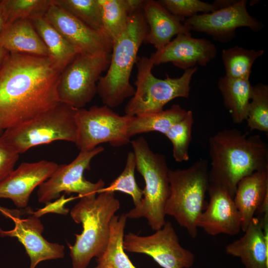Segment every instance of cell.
Returning <instances> with one entry per match:
<instances>
[{
  "label": "cell",
  "mask_w": 268,
  "mask_h": 268,
  "mask_svg": "<svg viewBox=\"0 0 268 268\" xmlns=\"http://www.w3.org/2000/svg\"><path fill=\"white\" fill-rule=\"evenodd\" d=\"M60 75L49 57L9 53L0 67V132L60 102Z\"/></svg>",
  "instance_id": "1"
},
{
  "label": "cell",
  "mask_w": 268,
  "mask_h": 268,
  "mask_svg": "<svg viewBox=\"0 0 268 268\" xmlns=\"http://www.w3.org/2000/svg\"><path fill=\"white\" fill-rule=\"evenodd\" d=\"M236 129L219 131L209 139V183L225 189L233 198L244 177L268 170V146L258 134Z\"/></svg>",
  "instance_id": "2"
},
{
  "label": "cell",
  "mask_w": 268,
  "mask_h": 268,
  "mask_svg": "<svg viewBox=\"0 0 268 268\" xmlns=\"http://www.w3.org/2000/svg\"><path fill=\"white\" fill-rule=\"evenodd\" d=\"M120 207L114 193L102 192L80 198L70 212L73 220L81 223L82 231L75 234L73 245L68 244L72 268H86L98 257L108 242L110 223Z\"/></svg>",
  "instance_id": "3"
},
{
  "label": "cell",
  "mask_w": 268,
  "mask_h": 268,
  "mask_svg": "<svg viewBox=\"0 0 268 268\" xmlns=\"http://www.w3.org/2000/svg\"><path fill=\"white\" fill-rule=\"evenodd\" d=\"M148 29L141 8L130 15L126 28L113 42L107 72L97 84V93L104 105L118 107L134 94L130 77Z\"/></svg>",
  "instance_id": "4"
},
{
  "label": "cell",
  "mask_w": 268,
  "mask_h": 268,
  "mask_svg": "<svg viewBox=\"0 0 268 268\" xmlns=\"http://www.w3.org/2000/svg\"><path fill=\"white\" fill-rule=\"evenodd\" d=\"M131 143L135 159V169L143 177L145 187L140 203L126 215L131 219L145 218L151 228L156 231L166 222L165 208L170 194L166 158L153 152L143 136L132 140Z\"/></svg>",
  "instance_id": "5"
},
{
  "label": "cell",
  "mask_w": 268,
  "mask_h": 268,
  "mask_svg": "<svg viewBox=\"0 0 268 268\" xmlns=\"http://www.w3.org/2000/svg\"><path fill=\"white\" fill-rule=\"evenodd\" d=\"M170 194L165 215L173 216L192 238L198 235L197 222L204 209L209 185L208 161L200 159L185 169H169Z\"/></svg>",
  "instance_id": "6"
},
{
  "label": "cell",
  "mask_w": 268,
  "mask_h": 268,
  "mask_svg": "<svg viewBox=\"0 0 268 268\" xmlns=\"http://www.w3.org/2000/svg\"><path fill=\"white\" fill-rule=\"evenodd\" d=\"M77 109L60 102L33 118L4 130L1 136L19 154L57 140L75 143Z\"/></svg>",
  "instance_id": "7"
},
{
  "label": "cell",
  "mask_w": 268,
  "mask_h": 268,
  "mask_svg": "<svg viewBox=\"0 0 268 268\" xmlns=\"http://www.w3.org/2000/svg\"><path fill=\"white\" fill-rule=\"evenodd\" d=\"M135 65L136 89L125 107V114L130 116L159 112L175 98H188L192 76L198 70L195 67L185 70L179 77L166 75V78L162 79L153 74L154 66L149 58L137 57Z\"/></svg>",
  "instance_id": "8"
},
{
  "label": "cell",
  "mask_w": 268,
  "mask_h": 268,
  "mask_svg": "<svg viewBox=\"0 0 268 268\" xmlns=\"http://www.w3.org/2000/svg\"><path fill=\"white\" fill-rule=\"evenodd\" d=\"M111 53H79L61 73L59 101L76 109L90 103L97 93L101 74L109 67Z\"/></svg>",
  "instance_id": "9"
},
{
  "label": "cell",
  "mask_w": 268,
  "mask_h": 268,
  "mask_svg": "<svg viewBox=\"0 0 268 268\" xmlns=\"http://www.w3.org/2000/svg\"><path fill=\"white\" fill-rule=\"evenodd\" d=\"M131 117L120 116L106 105L77 109L75 144L80 151L93 150L103 143L114 147L126 145L130 142L127 129Z\"/></svg>",
  "instance_id": "10"
},
{
  "label": "cell",
  "mask_w": 268,
  "mask_h": 268,
  "mask_svg": "<svg viewBox=\"0 0 268 268\" xmlns=\"http://www.w3.org/2000/svg\"><path fill=\"white\" fill-rule=\"evenodd\" d=\"M104 150L98 146L89 151H80L76 157L68 164L58 165L51 177L42 184L37 191L39 202L47 203L58 199L62 192L77 193L78 197L96 195L105 187L102 179L96 183L86 180L83 176L85 170L90 169L92 159Z\"/></svg>",
  "instance_id": "11"
},
{
  "label": "cell",
  "mask_w": 268,
  "mask_h": 268,
  "mask_svg": "<svg viewBox=\"0 0 268 268\" xmlns=\"http://www.w3.org/2000/svg\"><path fill=\"white\" fill-rule=\"evenodd\" d=\"M123 246L126 251L150 256L163 268H190L195 262V255L180 245L170 221L149 236L125 235Z\"/></svg>",
  "instance_id": "12"
},
{
  "label": "cell",
  "mask_w": 268,
  "mask_h": 268,
  "mask_svg": "<svg viewBox=\"0 0 268 268\" xmlns=\"http://www.w3.org/2000/svg\"><path fill=\"white\" fill-rule=\"evenodd\" d=\"M247 3L246 0H235L213 12L186 18L183 23L191 30L204 33L220 42H228L235 37L238 28L246 27L254 32L263 28L262 23L248 12Z\"/></svg>",
  "instance_id": "13"
},
{
  "label": "cell",
  "mask_w": 268,
  "mask_h": 268,
  "mask_svg": "<svg viewBox=\"0 0 268 268\" xmlns=\"http://www.w3.org/2000/svg\"><path fill=\"white\" fill-rule=\"evenodd\" d=\"M20 214L19 211L11 210L7 217L14 222V228L9 230L0 228V236L15 237L23 245L30 259L29 268H36L45 261L63 258L64 245L49 242L44 238V226L39 218L33 212L26 218H21Z\"/></svg>",
  "instance_id": "14"
},
{
  "label": "cell",
  "mask_w": 268,
  "mask_h": 268,
  "mask_svg": "<svg viewBox=\"0 0 268 268\" xmlns=\"http://www.w3.org/2000/svg\"><path fill=\"white\" fill-rule=\"evenodd\" d=\"M44 15L79 53H111L113 43L102 31L90 27L53 0Z\"/></svg>",
  "instance_id": "15"
},
{
  "label": "cell",
  "mask_w": 268,
  "mask_h": 268,
  "mask_svg": "<svg viewBox=\"0 0 268 268\" xmlns=\"http://www.w3.org/2000/svg\"><path fill=\"white\" fill-rule=\"evenodd\" d=\"M216 55V48L209 40L194 38L188 32L177 35L162 49L152 53L149 59L154 66L171 63L186 70L197 65L205 66Z\"/></svg>",
  "instance_id": "16"
},
{
  "label": "cell",
  "mask_w": 268,
  "mask_h": 268,
  "mask_svg": "<svg viewBox=\"0 0 268 268\" xmlns=\"http://www.w3.org/2000/svg\"><path fill=\"white\" fill-rule=\"evenodd\" d=\"M209 202L201 213L197 226L208 235H235L241 230L240 213L233 198L224 188L209 183Z\"/></svg>",
  "instance_id": "17"
},
{
  "label": "cell",
  "mask_w": 268,
  "mask_h": 268,
  "mask_svg": "<svg viewBox=\"0 0 268 268\" xmlns=\"http://www.w3.org/2000/svg\"><path fill=\"white\" fill-rule=\"evenodd\" d=\"M58 164L41 160L23 162L0 183V199H8L19 208L27 206L34 189L48 180Z\"/></svg>",
  "instance_id": "18"
},
{
  "label": "cell",
  "mask_w": 268,
  "mask_h": 268,
  "mask_svg": "<svg viewBox=\"0 0 268 268\" xmlns=\"http://www.w3.org/2000/svg\"><path fill=\"white\" fill-rule=\"evenodd\" d=\"M142 9L148 27L144 42L156 50L162 49L174 36L192 30L183 23L185 18L170 13L159 0H144Z\"/></svg>",
  "instance_id": "19"
},
{
  "label": "cell",
  "mask_w": 268,
  "mask_h": 268,
  "mask_svg": "<svg viewBox=\"0 0 268 268\" xmlns=\"http://www.w3.org/2000/svg\"><path fill=\"white\" fill-rule=\"evenodd\" d=\"M244 232L225 247V252L239 258L245 268H268V238L264 234L261 218L254 217Z\"/></svg>",
  "instance_id": "20"
},
{
  "label": "cell",
  "mask_w": 268,
  "mask_h": 268,
  "mask_svg": "<svg viewBox=\"0 0 268 268\" xmlns=\"http://www.w3.org/2000/svg\"><path fill=\"white\" fill-rule=\"evenodd\" d=\"M268 196V170L256 171L238 183L233 197L244 232L256 212Z\"/></svg>",
  "instance_id": "21"
},
{
  "label": "cell",
  "mask_w": 268,
  "mask_h": 268,
  "mask_svg": "<svg viewBox=\"0 0 268 268\" xmlns=\"http://www.w3.org/2000/svg\"><path fill=\"white\" fill-rule=\"evenodd\" d=\"M0 47L10 54L49 57L47 47L31 20H18L0 33Z\"/></svg>",
  "instance_id": "22"
},
{
  "label": "cell",
  "mask_w": 268,
  "mask_h": 268,
  "mask_svg": "<svg viewBox=\"0 0 268 268\" xmlns=\"http://www.w3.org/2000/svg\"><path fill=\"white\" fill-rule=\"evenodd\" d=\"M49 54V58L61 73L79 53L46 19L44 15L30 19Z\"/></svg>",
  "instance_id": "23"
},
{
  "label": "cell",
  "mask_w": 268,
  "mask_h": 268,
  "mask_svg": "<svg viewBox=\"0 0 268 268\" xmlns=\"http://www.w3.org/2000/svg\"><path fill=\"white\" fill-rule=\"evenodd\" d=\"M218 87L233 122L242 123L246 118L253 88L249 79L232 78L225 75L219 79Z\"/></svg>",
  "instance_id": "24"
},
{
  "label": "cell",
  "mask_w": 268,
  "mask_h": 268,
  "mask_svg": "<svg viewBox=\"0 0 268 268\" xmlns=\"http://www.w3.org/2000/svg\"><path fill=\"white\" fill-rule=\"evenodd\" d=\"M127 218L126 213L113 217L108 243L103 252L97 258L94 268H136L125 252L123 246Z\"/></svg>",
  "instance_id": "25"
},
{
  "label": "cell",
  "mask_w": 268,
  "mask_h": 268,
  "mask_svg": "<svg viewBox=\"0 0 268 268\" xmlns=\"http://www.w3.org/2000/svg\"><path fill=\"white\" fill-rule=\"evenodd\" d=\"M187 113V111L179 105L174 104L166 110L132 116L128 126V134L130 138L137 134L150 132H158L165 135Z\"/></svg>",
  "instance_id": "26"
},
{
  "label": "cell",
  "mask_w": 268,
  "mask_h": 268,
  "mask_svg": "<svg viewBox=\"0 0 268 268\" xmlns=\"http://www.w3.org/2000/svg\"><path fill=\"white\" fill-rule=\"evenodd\" d=\"M102 30L113 43L127 27L132 12L128 0H99Z\"/></svg>",
  "instance_id": "27"
},
{
  "label": "cell",
  "mask_w": 268,
  "mask_h": 268,
  "mask_svg": "<svg viewBox=\"0 0 268 268\" xmlns=\"http://www.w3.org/2000/svg\"><path fill=\"white\" fill-rule=\"evenodd\" d=\"M264 52L263 50H250L238 46L222 50L225 75L232 78L249 79L253 64Z\"/></svg>",
  "instance_id": "28"
},
{
  "label": "cell",
  "mask_w": 268,
  "mask_h": 268,
  "mask_svg": "<svg viewBox=\"0 0 268 268\" xmlns=\"http://www.w3.org/2000/svg\"><path fill=\"white\" fill-rule=\"evenodd\" d=\"M52 0H1L4 28L21 19L44 15Z\"/></svg>",
  "instance_id": "29"
},
{
  "label": "cell",
  "mask_w": 268,
  "mask_h": 268,
  "mask_svg": "<svg viewBox=\"0 0 268 268\" xmlns=\"http://www.w3.org/2000/svg\"><path fill=\"white\" fill-rule=\"evenodd\" d=\"M250 131L268 132V86L259 83L253 86L246 118Z\"/></svg>",
  "instance_id": "30"
},
{
  "label": "cell",
  "mask_w": 268,
  "mask_h": 268,
  "mask_svg": "<svg viewBox=\"0 0 268 268\" xmlns=\"http://www.w3.org/2000/svg\"><path fill=\"white\" fill-rule=\"evenodd\" d=\"M53 1L90 27L103 32L99 0H53Z\"/></svg>",
  "instance_id": "31"
},
{
  "label": "cell",
  "mask_w": 268,
  "mask_h": 268,
  "mask_svg": "<svg viewBox=\"0 0 268 268\" xmlns=\"http://www.w3.org/2000/svg\"><path fill=\"white\" fill-rule=\"evenodd\" d=\"M193 114L187 111L186 116L174 124L165 135L173 146V156L176 162H182L189 159V147L192 139Z\"/></svg>",
  "instance_id": "32"
},
{
  "label": "cell",
  "mask_w": 268,
  "mask_h": 268,
  "mask_svg": "<svg viewBox=\"0 0 268 268\" xmlns=\"http://www.w3.org/2000/svg\"><path fill=\"white\" fill-rule=\"evenodd\" d=\"M135 169V156L133 151H131L128 153L126 165L122 173L109 186L101 189L98 194L116 191L123 192L131 196L134 206L138 205L143 198V193L136 183Z\"/></svg>",
  "instance_id": "33"
},
{
  "label": "cell",
  "mask_w": 268,
  "mask_h": 268,
  "mask_svg": "<svg viewBox=\"0 0 268 268\" xmlns=\"http://www.w3.org/2000/svg\"><path fill=\"white\" fill-rule=\"evenodd\" d=\"M160 2L172 14L185 19L198 14L213 12L218 9L213 3L200 0H161Z\"/></svg>",
  "instance_id": "34"
},
{
  "label": "cell",
  "mask_w": 268,
  "mask_h": 268,
  "mask_svg": "<svg viewBox=\"0 0 268 268\" xmlns=\"http://www.w3.org/2000/svg\"><path fill=\"white\" fill-rule=\"evenodd\" d=\"M19 154L0 136V183L14 169Z\"/></svg>",
  "instance_id": "35"
},
{
  "label": "cell",
  "mask_w": 268,
  "mask_h": 268,
  "mask_svg": "<svg viewBox=\"0 0 268 268\" xmlns=\"http://www.w3.org/2000/svg\"><path fill=\"white\" fill-rule=\"evenodd\" d=\"M74 199V197L66 198L65 195H63L56 201L46 203V206L42 209L34 212L33 214L38 218L48 212H54L60 214H67L69 212V209L65 208V205Z\"/></svg>",
  "instance_id": "36"
},
{
  "label": "cell",
  "mask_w": 268,
  "mask_h": 268,
  "mask_svg": "<svg viewBox=\"0 0 268 268\" xmlns=\"http://www.w3.org/2000/svg\"><path fill=\"white\" fill-rule=\"evenodd\" d=\"M8 54L9 53L6 50L0 47V67Z\"/></svg>",
  "instance_id": "37"
},
{
  "label": "cell",
  "mask_w": 268,
  "mask_h": 268,
  "mask_svg": "<svg viewBox=\"0 0 268 268\" xmlns=\"http://www.w3.org/2000/svg\"><path fill=\"white\" fill-rule=\"evenodd\" d=\"M4 29V18L3 16L2 10L0 4V33Z\"/></svg>",
  "instance_id": "38"
},
{
  "label": "cell",
  "mask_w": 268,
  "mask_h": 268,
  "mask_svg": "<svg viewBox=\"0 0 268 268\" xmlns=\"http://www.w3.org/2000/svg\"><path fill=\"white\" fill-rule=\"evenodd\" d=\"M4 207L0 206V211L1 212V213H2V212L3 211L4 209Z\"/></svg>",
  "instance_id": "39"
},
{
  "label": "cell",
  "mask_w": 268,
  "mask_h": 268,
  "mask_svg": "<svg viewBox=\"0 0 268 268\" xmlns=\"http://www.w3.org/2000/svg\"><path fill=\"white\" fill-rule=\"evenodd\" d=\"M111 268V267H107V268Z\"/></svg>",
  "instance_id": "40"
}]
</instances>
